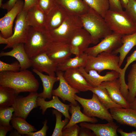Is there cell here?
<instances>
[{
  "label": "cell",
  "instance_id": "816d5d0a",
  "mask_svg": "<svg viewBox=\"0 0 136 136\" xmlns=\"http://www.w3.org/2000/svg\"><path fill=\"white\" fill-rule=\"evenodd\" d=\"M10 136H21V135L20 134L17 132V131L15 130L11 132Z\"/></svg>",
  "mask_w": 136,
  "mask_h": 136
},
{
  "label": "cell",
  "instance_id": "4fadbf2b",
  "mask_svg": "<svg viewBox=\"0 0 136 136\" xmlns=\"http://www.w3.org/2000/svg\"><path fill=\"white\" fill-rule=\"evenodd\" d=\"M56 73L59 83L58 87L53 90L52 95L59 97L64 102L67 101L72 105L77 106L78 104L75 99V95L80 91L72 88L67 82L63 77V72L57 71Z\"/></svg>",
  "mask_w": 136,
  "mask_h": 136
},
{
  "label": "cell",
  "instance_id": "f5cc1de1",
  "mask_svg": "<svg viewBox=\"0 0 136 136\" xmlns=\"http://www.w3.org/2000/svg\"><path fill=\"white\" fill-rule=\"evenodd\" d=\"M3 1V0H0V7L3 4L2 3Z\"/></svg>",
  "mask_w": 136,
  "mask_h": 136
},
{
  "label": "cell",
  "instance_id": "ac0fdd59",
  "mask_svg": "<svg viewBox=\"0 0 136 136\" xmlns=\"http://www.w3.org/2000/svg\"><path fill=\"white\" fill-rule=\"evenodd\" d=\"M100 85L106 88L110 96L115 103L123 108H129V104L122 94L119 78L103 82Z\"/></svg>",
  "mask_w": 136,
  "mask_h": 136
},
{
  "label": "cell",
  "instance_id": "e0dca14e",
  "mask_svg": "<svg viewBox=\"0 0 136 136\" xmlns=\"http://www.w3.org/2000/svg\"><path fill=\"white\" fill-rule=\"evenodd\" d=\"M79 68L87 81L93 87H97L103 82L113 80L119 77V73L114 70L107 72L104 76H101L95 70H90L87 72L84 67Z\"/></svg>",
  "mask_w": 136,
  "mask_h": 136
},
{
  "label": "cell",
  "instance_id": "ee69618b",
  "mask_svg": "<svg viewBox=\"0 0 136 136\" xmlns=\"http://www.w3.org/2000/svg\"><path fill=\"white\" fill-rule=\"evenodd\" d=\"M17 0H9L6 3L3 4L0 7L3 9L6 10L8 11L13 7Z\"/></svg>",
  "mask_w": 136,
  "mask_h": 136
},
{
  "label": "cell",
  "instance_id": "7402d4cb",
  "mask_svg": "<svg viewBox=\"0 0 136 136\" xmlns=\"http://www.w3.org/2000/svg\"><path fill=\"white\" fill-rule=\"evenodd\" d=\"M12 48V49L9 51L1 52L0 56H9L16 58L20 64V71L26 70L31 67V61L25 51L24 43L16 44Z\"/></svg>",
  "mask_w": 136,
  "mask_h": 136
},
{
  "label": "cell",
  "instance_id": "603a6c76",
  "mask_svg": "<svg viewBox=\"0 0 136 136\" xmlns=\"http://www.w3.org/2000/svg\"><path fill=\"white\" fill-rule=\"evenodd\" d=\"M37 104L40 106V109L42 110V113L44 115L46 110L49 108H53L62 113L65 118L70 120L71 116L69 114V109L70 104L67 105L62 102L58 97L53 95L52 99L49 101H46L44 98L38 97L37 99Z\"/></svg>",
  "mask_w": 136,
  "mask_h": 136
},
{
  "label": "cell",
  "instance_id": "681fc988",
  "mask_svg": "<svg viewBox=\"0 0 136 136\" xmlns=\"http://www.w3.org/2000/svg\"><path fill=\"white\" fill-rule=\"evenodd\" d=\"M129 108L136 111V97L133 101L129 104Z\"/></svg>",
  "mask_w": 136,
  "mask_h": 136
},
{
  "label": "cell",
  "instance_id": "9a60e30c",
  "mask_svg": "<svg viewBox=\"0 0 136 136\" xmlns=\"http://www.w3.org/2000/svg\"><path fill=\"white\" fill-rule=\"evenodd\" d=\"M31 67L33 69L41 72H44L50 76L55 77L58 64L52 61L46 52L34 56L30 58Z\"/></svg>",
  "mask_w": 136,
  "mask_h": 136
},
{
  "label": "cell",
  "instance_id": "83f0119b",
  "mask_svg": "<svg viewBox=\"0 0 136 136\" xmlns=\"http://www.w3.org/2000/svg\"><path fill=\"white\" fill-rule=\"evenodd\" d=\"M32 71L39 76L42 83L43 91L38 94V97L45 99L46 98L51 99L52 95V91L55 82L59 81L58 78L57 77L45 75L42 72L33 69Z\"/></svg>",
  "mask_w": 136,
  "mask_h": 136
},
{
  "label": "cell",
  "instance_id": "d6986e66",
  "mask_svg": "<svg viewBox=\"0 0 136 136\" xmlns=\"http://www.w3.org/2000/svg\"><path fill=\"white\" fill-rule=\"evenodd\" d=\"M113 119L121 125L136 128V111L130 108H116L110 109Z\"/></svg>",
  "mask_w": 136,
  "mask_h": 136
},
{
  "label": "cell",
  "instance_id": "484cf974",
  "mask_svg": "<svg viewBox=\"0 0 136 136\" xmlns=\"http://www.w3.org/2000/svg\"><path fill=\"white\" fill-rule=\"evenodd\" d=\"M121 46L112 52L120 54L119 66L120 67L124 59L131 49L136 46V31L127 35H123L121 39Z\"/></svg>",
  "mask_w": 136,
  "mask_h": 136
},
{
  "label": "cell",
  "instance_id": "ab89813d",
  "mask_svg": "<svg viewBox=\"0 0 136 136\" xmlns=\"http://www.w3.org/2000/svg\"><path fill=\"white\" fill-rule=\"evenodd\" d=\"M80 127L77 124L62 130V136H78Z\"/></svg>",
  "mask_w": 136,
  "mask_h": 136
},
{
  "label": "cell",
  "instance_id": "ffe728a7",
  "mask_svg": "<svg viewBox=\"0 0 136 136\" xmlns=\"http://www.w3.org/2000/svg\"><path fill=\"white\" fill-rule=\"evenodd\" d=\"M70 14L63 7L57 5L46 14V28L49 31L57 28Z\"/></svg>",
  "mask_w": 136,
  "mask_h": 136
},
{
  "label": "cell",
  "instance_id": "e575fe53",
  "mask_svg": "<svg viewBox=\"0 0 136 136\" xmlns=\"http://www.w3.org/2000/svg\"><path fill=\"white\" fill-rule=\"evenodd\" d=\"M52 113L54 115L56 118V123L55 127L52 136H62V131L63 128L68 123L70 120L65 118L64 120H62L63 114L60 112L55 109L52 110Z\"/></svg>",
  "mask_w": 136,
  "mask_h": 136
},
{
  "label": "cell",
  "instance_id": "7dc6e473",
  "mask_svg": "<svg viewBox=\"0 0 136 136\" xmlns=\"http://www.w3.org/2000/svg\"><path fill=\"white\" fill-rule=\"evenodd\" d=\"M37 0H24L23 10L27 11L31 7L37 5Z\"/></svg>",
  "mask_w": 136,
  "mask_h": 136
},
{
  "label": "cell",
  "instance_id": "cb8c5ba5",
  "mask_svg": "<svg viewBox=\"0 0 136 136\" xmlns=\"http://www.w3.org/2000/svg\"><path fill=\"white\" fill-rule=\"evenodd\" d=\"M26 12V20L28 25L34 28H45L46 14L37 5L31 7Z\"/></svg>",
  "mask_w": 136,
  "mask_h": 136
},
{
  "label": "cell",
  "instance_id": "60d3db41",
  "mask_svg": "<svg viewBox=\"0 0 136 136\" xmlns=\"http://www.w3.org/2000/svg\"><path fill=\"white\" fill-rule=\"evenodd\" d=\"M47 120L46 119L43 122V126L42 128L40 130L35 132H30L26 134L25 135L27 136H46V132L49 127L47 125Z\"/></svg>",
  "mask_w": 136,
  "mask_h": 136
},
{
  "label": "cell",
  "instance_id": "f35d334b",
  "mask_svg": "<svg viewBox=\"0 0 136 136\" xmlns=\"http://www.w3.org/2000/svg\"><path fill=\"white\" fill-rule=\"evenodd\" d=\"M125 11L136 24V0H129Z\"/></svg>",
  "mask_w": 136,
  "mask_h": 136
},
{
  "label": "cell",
  "instance_id": "c3c4849f",
  "mask_svg": "<svg viewBox=\"0 0 136 136\" xmlns=\"http://www.w3.org/2000/svg\"><path fill=\"white\" fill-rule=\"evenodd\" d=\"M117 132L122 136H136V131H132L131 132H127L124 131L121 128H118Z\"/></svg>",
  "mask_w": 136,
  "mask_h": 136
},
{
  "label": "cell",
  "instance_id": "d590c367",
  "mask_svg": "<svg viewBox=\"0 0 136 136\" xmlns=\"http://www.w3.org/2000/svg\"><path fill=\"white\" fill-rule=\"evenodd\" d=\"M13 107H0V124L10 125L11 121L14 112Z\"/></svg>",
  "mask_w": 136,
  "mask_h": 136
},
{
  "label": "cell",
  "instance_id": "bcb514c9",
  "mask_svg": "<svg viewBox=\"0 0 136 136\" xmlns=\"http://www.w3.org/2000/svg\"><path fill=\"white\" fill-rule=\"evenodd\" d=\"M134 61H136V50L127 57L126 63L124 67V69H127L130 64Z\"/></svg>",
  "mask_w": 136,
  "mask_h": 136
},
{
  "label": "cell",
  "instance_id": "4316f807",
  "mask_svg": "<svg viewBox=\"0 0 136 136\" xmlns=\"http://www.w3.org/2000/svg\"><path fill=\"white\" fill-rule=\"evenodd\" d=\"M70 105L69 111L71 114V116L68 123L63 130L79 123L87 122L95 123L98 122V120L95 117H89L82 113L79 105L75 106L71 103Z\"/></svg>",
  "mask_w": 136,
  "mask_h": 136
},
{
  "label": "cell",
  "instance_id": "6da1fadb",
  "mask_svg": "<svg viewBox=\"0 0 136 136\" xmlns=\"http://www.w3.org/2000/svg\"><path fill=\"white\" fill-rule=\"evenodd\" d=\"M0 85L13 89L16 94L37 91L39 84L32 73L27 69L17 72H0Z\"/></svg>",
  "mask_w": 136,
  "mask_h": 136
},
{
  "label": "cell",
  "instance_id": "3957f363",
  "mask_svg": "<svg viewBox=\"0 0 136 136\" xmlns=\"http://www.w3.org/2000/svg\"><path fill=\"white\" fill-rule=\"evenodd\" d=\"M53 42L46 28H36L29 26L24 47L29 58L46 52Z\"/></svg>",
  "mask_w": 136,
  "mask_h": 136
},
{
  "label": "cell",
  "instance_id": "44dd1931",
  "mask_svg": "<svg viewBox=\"0 0 136 136\" xmlns=\"http://www.w3.org/2000/svg\"><path fill=\"white\" fill-rule=\"evenodd\" d=\"M80 127L91 130L96 136H117V130L119 126L113 122L105 124L89 123L85 122L80 123Z\"/></svg>",
  "mask_w": 136,
  "mask_h": 136
},
{
  "label": "cell",
  "instance_id": "f907efd6",
  "mask_svg": "<svg viewBox=\"0 0 136 136\" xmlns=\"http://www.w3.org/2000/svg\"><path fill=\"white\" fill-rule=\"evenodd\" d=\"M123 8H125L126 7L129 0H120Z\"/></svg>",
  "mask_w": 136,
  "mask_h": 136
},
{
  "label": "cell",
  "instance_id": "d6a6232c",
  "mask_svg": "<svg viewBox=\"0 0 136 136\" xmlns=\"http://www.w3.org/2000/svg\"><path fill=\"white\" fill-rule=\"evenodd\" d=\"M127 84L128 91L127 101L129 104L136 97V63L131 66L127 76Z\"/></svg>",
  "mask_w": 136,
  "mask_h": 136
},
{
  "label": "cell",
  "instance_id": "30bf717a",
  "mask_svg": "<svg viewBox=\"0 0 136 136\" xmlns=\"http://www.w3.org/2000/svg\"><path fill=\"white\" fill-rule=\"evenodd\" d=\"M38 93L37 91L30 92L27 96H17L13 105L14 108L12 117H20L26 119L33 109L38 107L37 99Z\"/></svg>",
  "mask_w": 136,
  "mask_h": 136
},
{
  "label": "cell",
  "instance_id": "5b68a950",
  "mask_svg": "<svg viewBox=\"0 0 136 136\" xmlns=\"http://www.w3.org/2000/svg\"><path fill=\"white\" fill-rule=\"evenodd\" d=\"M119 56L112 52H103L96 56L88 55L86 65L84 69L88 72L90 70H94L99 74L105 70H114L120 75L122 70L119 66Z\"/></svg>",
  "mask_w": 136,
  "mask_h": 136
},
{
  "label": "cell",
  "instance_id": "8fae6325",
  "mask_svg": "<svg viewBox=\"0 0 136 136\" xmlns=\"http://www.w3.org/2000/svg\"><path fill=\"white\" fill-rule=\"evenodd\" d=\"M24 2L18 0L13 7L0 19L1 34L5 38H8L13 34V22L18 15L23 10Z\"/></svg>",
  "mask_w": 136,
  "mask_h": 136
},
{
  "label": "cell",
  "instance_id": "7bdbcfd3",
  "mask_svg": "<svg viewBox=\"0 0 136 136\" xmlns=\"http://www.w3.org/2000/svg\"><path fill=\"white\" fill-rule=\"evenodd\" d=\"M88 128L81 127L78 134L79 136H95L93 132Z\"/></svg>",
  "mask_w": 136,
  "mask_h": 136
},
{
  "label": "cell",
  "instance_id": "8992f818",
  "mask_svg": "<svg viewBox=\"0 0 136 136\" xmlns=\"http://www.w3.org/2000/svg\"><path fill=\"white\" fill-rule=\"evenodd\" d=\"M82 27L80 16L70 14L58 27L49 32L53 42L69 43L75 32Z\"/></svg>",
  "mask_w": 136,
  "mask_h": 136
},
{
  "label": "cell",
  "instance_id": "f6af8a7d",
  "mask_svg": "<svg viewBox=\"0 0 136 136\" xmlns=\"http://www.w3.org/2000/svg\"><path fill=\"white\" fill-rule=\"evenodd\" d=\"M13 127L12 125H7L0 124V136H6L7 133L11 131Z\"/></svg>",
  "mask_w": 136,
  "mask_h": 136
},
{
  "label": "cell",
  "instance_id": "7a4b0ae2",
  "mask_svg": "<svg viewBox=\"0 0 136 136\" xmlns=\"http://www.w3.org/2000/svg\"><path fill=\"white\" fill-rule=\"evenodd\" d=\"M80 17L83 28L91 36L92 44H97L100 39L104 38L112 32L104 18L91 8Z\"/></svg>",
  "mask_w": 136,
  "mask_h": 136
},
{
  "label": "cell",
  "instance_id": "ba28073f",
  "mask_svg": "<svg viewBox=\"0 0 136 136\" xmlns=\"http://www.w3.org/2000/svg\"><path fill=\"white\" fill-rule=\"evenodd\" d=\"M26 11L23 10L18 15L13 33L11 36L5 38L0 34V44L6 45L4 49L12 48L17 44L25 43L29 27L26 20Z\"/></svg>",
  "mask_w": 136,
  "mask_h": 136
},
{
  "label": "cell",
  "instance_id": "7c38bea8",
  "mask_svg": "<svg viewBox=\"0 0 136 136\" xmlns=\"http://www.w3.org/2000/svg\"><path fill=\"white\" fill-rule=\"evenodd\" d=\"M69 43L72 54L77 56L84 52L92 44V40L89 33L82 27L75 32Z\"/></svg>",
  "mask_w": 136,
  "mask_h": 136
},
{
  "label": "cell",
  "instance_id": "5bb4252c",
  "mask_svg": "<svg viewBox=\"0 0 136 136\" xmlns=\"http://www.w3.org/2000/svg\"><path fill=\"white\" fill-rule=\"evenodd\" d=\"M46 52L49 57L58 64L70 57L72 53L69 43L52 42Z\"/></svg>",
  "mask_w": 136,
  "mask_h": 136
},
{
  "label": "cell",
  "instance_id": "9c48e42d",
  "mask_svg": "<svg viewBox=\"0 0 136 136\" xmlns=\"http://www.w3.org/2000/svg\"><path fill=\"white\" fill-rule=\"evenodd\" d=\"M123 35L112 32L96 45L88 47L84 52L88 55L96 56L103 52H112L122 45L121 39Z\"/></svg>",
  "mask_w": 136,
  "mask_h": 136
},
{
  "label": "cell",
  "instance_id": "8d00e7d4",
  "mask_svg": "<svg viewBox=\"0 0 136 136\" xmlns=\"http://www.w3.org/2000/svg\"><path fill=\"white\" fill-rule=\"evenodd\" d=\"M20 65L18 61L9 64L0 60V72L11 71L17 72L20 71Z\"/></svg>",
  "mask_w": 136,
  "mask_h": 136
},
{
  "label": "cell",
  "instance_id": "b9f144b4",
  "mask_svg": "<svg viewBox=\"0 0 136 136\" xmlns=\"http://www.w3.org/2000/svg\"><path fill=\"white\" fill-rule=\"evenodd\" d=\"M110 5L109 9L114 11L123 10L120 0H108Z\"/></svg>",
  "mask_w": 136,
  "mask_h": 136
},
{
  "label": "cell",
  "instance_id": "2e32d148",
  "mask_svg": "<svg viewBox=\"0 0 136 136\" xmlns=\"http://www.w3.org/2000/svg\"><path fill=\"white\" fill-rule=\"evenodd\" d=\"M63 77L72 88L80 91L89 90L91 86L86 81L79 68L71 69L65 71Z\"/></svg>",
  "mask_w": 136,
  "mask_h": 136
},
{
  "label": "cell",
  "instance_id": "f546056e",
  "mask_svg": "<svg viewBox=\"0 0 136 136\" xmlns=\"http://www.w3.org/2000/svg\"><path fill=\"white\" fill-rule=\"evenodd\" d=\"M89 90L97 95L100 103L107 109L122 108L113 101L106 88L101 85L96 87H91L89 88Z\"/></svg>",
  "mask_w": 136,
  "mask_h": 136
},
{
  "label": "cell",
  "instance_id": "d4e9b609",
  "mask_svg": "<svg viewBox=\"0 0 136 136\" xmlns=\"http://www.w3.org/2000/svg\"><path fill=\"white\" fill-rule=\"evenodd\" d=\"M57 5L64 8L68 13L80 16L89 12L90 8L83 0H55Z\"/></svg>",
  "mask_w": 136,
  "mask_h": 136
},
{
  "label": "cell",
  "instance_id": "4dcf8cb0",
  "mask_svg": "<svg viewBox=\"0 0 136 136\" xmlns=\"http://www.w3.org/2000/svg\"><path fill=\"white\" fill-rule=\"evenodd\" d=\"M17 96L12 88L0 85V107L12 106Z\"/></svg>",
  "mask_w": 136,
  "mask_h": 136
},
{
  "label": "cell",
  "instance_id": "74e56055",
  "mask_svg": "<svg viewBox=\"0 0 136 136\" xmlns=\"http://www.w3.org/2000/svg\"><path fill=\"white\" fill-rule=\"evenodd\" d=\"M37 5L46 14L57 5L55 0H37Z\"/></svg>",
  "mask_w": 136,
  "mask_h": 136
},
{
  "label": "cell",
  "instance_id": "836d02e7",
  "mask_svg": "<svg viewBox=\"0 0 136 136\" xmlns=\"http://www.w3.org/2000/svg\"><path fill=\"white\" fill-rule=\"evenodd\" d=\"M91 8L104 18L110 9L108 0H83Z\"/></svg>",
  "mask_w": 136,
  "mask_h": 136
},
{
  "label": "cell",
  "instance_id": "f1b7e54d",
  "mask_svg": "<svg viewBox=\"0 0 136 136\" xmlns=\"http://www.w3.org/2000/svg\"><path fill=\"white\" fill-rule=\"evenodd\" d=\"M76 56L73 58L70 57L63 62L58 64L57 71L63 72L69 69L79 68L81 67L84 68L87 63L88 55L84 52Z\"/></svg>",
  "mask_w": 136,
  "mask_h": 136
},
{
  "label": "cell",
  "instance_id": "1f68e13d",
  "mask_svg": "<svg viewBox=\"0 0 136 136\" xmlns=\"http://www.w3.org/2000/svg\"><path fill=\"white\" fill-rule=\"evenodd\" d=\"M11 123L13 127L21 135H26L29 132L37 130L35 127L28 123L25 119L21 117H12Z\"/></svg>",
  "mask_w": 136,
  "mask_h": 136
},
{
  "label": "cell",
  "instance_id": "277c9868",
  "mask_svg": "<svg viewBox=\"0 0 136 136\" xmlns=\"http://www.w3.org/2000/svg\"><path fill=\"white\" fill-rule=\"evenodd\" d=\"M104 18L112 32L125 35L136 31V24L125 11H116L109 9Z\"/></svg>",
  "mask_w": 136,
  "mask_h": 136
},
{
  "label": "cell",
  "instance_id": "52a82bcc",
  "mask_svg": "<svg viewBox=\"0 0 136 136\" xmlns=\"http://www.w3.org/2000/svg\"><path fill=\"white\" fill-rule=\"evenodd\" d=\"M75 97L81 105L83 108V112L86 115L105 120L108 122H113V119L110 112L100 103L95 94L93 93L92 98L90 99L80 97L76 94Z\"/></svg>",
  "mask_w": 136,
  "mask_h": 136
}]
</instances>
